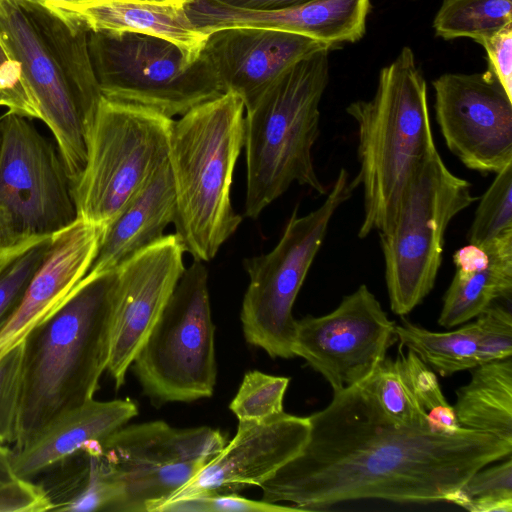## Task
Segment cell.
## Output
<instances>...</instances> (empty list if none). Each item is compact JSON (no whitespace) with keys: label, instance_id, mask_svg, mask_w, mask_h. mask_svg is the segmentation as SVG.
Instances as JSON below:
<instances>
[{"label":"cell","instance_id":"3","mask_svg":"<svg viewBox=\"0 0 512 512\" xmlns=\"http://www.w3.org/2000/svg\"><path fill=\"white\" fill-rule=\"evenodd\" d=\"M115 270L85 276L68 301L24 339L22 391L13 449L61 414L94 398L107 369Z\"/></svg>","mask_w":512,"mask_h":512},{"label":"cell","instance_id":"17","mask_svg":"<svg viewBox=\"0 0 512 512\" xmlns=\"http://www.w3.org/2000/svg\"><path fill=\"white\" fill-rule=\"evenodd\" d=\"M309 433L308 417L285 411L260 420H240L232 440L164 504L260 487L302 451Z\"/></svg>","mask_w":512,"mask_h":512},{"label":"cell","instance_id":"7","mask_svg":"<svg viewBox=\"0 0 512 512\" xmlns=\"http://www.w3.org/2000/svg\"><path fill=\"white\" fill-rule=\"evenodd\" d=\"M478 197L437 149L416 168L390 226L379 232L390 308L404 316L432 291L450 221Z\"/></svg>","mask_w":512,"mask_h":512},{"label":"cell","instance_id":"31","mask_svg":"<svg viewBox=\"0 0 512 512\" xmlns=\"http://www.w3.org/2000/svg\"><path fill=\"white\" fill-rule=\"evenodd\" d=\"M508 231H512V164L496 173L480 197L466 239L484 246Z\"/></svg>","mask_w":512,"mask_h":512},{"label":"cell","instance_id":"30","mask_svg":"<svg viewBox=\"0 0 512 512\" xmlns=\"http://www.w3.org/2000/svg\"><path fill=\"white\" fill-rule=\"evenodd\" d=\"M485 467L474 472L448 502L472 512H512V457Z\"/></svg>","mask_w":512,"mask_h":512},{"label":"cell","instance_id":"4","mask_svg":"<svg viewBox=\"0 0 512 512\" xmlns=\"http://www.w3.org/2000/svg\"><path fill=\"white\" fill-rule=\"evenodd\" d=\"M357 126L359 171L354 177L363 189L364 216L359 238L392 223L402 194L420 163L436 149L425 78L410 47L378 75L369 100L346 107Z\"/></svg>","mask_w":512,"mask_h":512},{"label":"cell","instance_id":"23","mask_svg":"<svg viewBox=\"0 0 512 512\" xmlns=\"http://www.w3.org/2000/svg\"><path fill=\"white\" fill-rule=\"evenodd\" d=\"M454 277L444 294L439 325L476 318L498 299L512 296V231L484 246L468 244L453 254Z\"/></svg>","mask_w":512,"mask_h":512},{"label":"cell","instance_id":"6","mask_svg":"<svg viewBox=\"0 0 512 512\" xmlns=\"http://www.w3.org/2000/svg\"><path fill=\"white\" fill-rule=\"evenodd\" d=\"M329 49L300 60L245 108L247 184L244 216L256 219L292 183L328 190L314 168L320 102L329 82Z\"/></svg>","mask_w":512,"mask_h":512},{"label":"cell","instance_id":"40","mask_svg":"<svg viewBox=\"0 0 512 512\" xmlns=\"http://www.w3.org/2000/svg\"><path fill=\"white\" fill-rule=\"evenodd\" d=\"M25 240L27 239L17 233L9 219L0 211V253Z\"/></svg>","mask_w":512,"mask_h":512},{"label":"cell","instance_id":"25","mask_svg":"<svg viewBox=\"0 0 512 512\" xmlns=\"http://www.w3.org/2000/svg\"><path fill=\"white\" fill-rule=\"evenodd\" d=\"M456 393L453 406L459 426L512 443V360L478 365Z\"/></svg>","mask_w":512,"mask_h":512},{"label":"cell","instance_id":"15","mask_svg":"<svg viewBox=\"0 0 512 512\" xmlns=\"http://www.w3.org/2000/svg\"><path fill=\"white\" fill-rule=\"evenodd\" d=\"M432 86L440 132L464 166L496 174L512 164V99L488 69L444 73Z\"/></svg>","mask_w":512,"mask_h":512},{"label":"cell","instance_id":"38","mask_svg":"<svg viewBox=\"0 0 512 512\" xmlns=\"http://www.w3.org/2000/svg\"><path fill=\"white\" fill-rule=\"evenodd\" d=\"M480 45L486 52L488 70L512 99V23L484 39Z\"/></svg>","mask_w":512,"mask_h":512},{"label":"cell","instance_id":"22","mask_svg":"<svg viewBox=\"0 0 512 512\" xmlns=\"http://www.w3.org/2000/svg\"><path fill=\"white\" fill-rule=\"evenodd\" d=\"M176 196L169 162L162 164L106 227L86 276L115 270L160 240L174 222Z\"/></svg>","mask_w":512,"mask_h":512},{"label":"cell","instance_id":"34","mask_svg":"<svg viewBox=\"0 0 512 512\" xmlns=\"http://www.w3.org/2000/svg\"><path fill=\"white\" fill-rule=\"evenodd\" d=\"M23 342L0 359V444L16 441L22 391Z\"/></svg>","mask_w":512,"mask_h":512},{"label":"cell","instance_id":"29","mask_svg":"<svg viewBox=\"0 0 512 512\" xmlns=\"http://www.w3.org/2000/svg\"><path fill=\"white\" fill-rule=\"evenodd\" d=\"M51 239L52 236L29 238L0 253V329L19 304Z\"/></svg>","mask_w":512,"mask_h":512},{"label":"cell","instance_id":"42","mask_svg":"<svg viewBox=\"0 0 512 512\" xmlns=\"http://www.w3.org/2000/svg\"><path fill=\"white\" fill-rule=\"evenodd\" d=\"M37 1L50 3L53 5L59 6V7L66 8V7H70L73 5L82 4V3L88 2L90 0H37Z\"/></svg>","mask_w":512,"mask_h":512},{"label":"cell","instance_id":"18","mask_svg":"<svg viewBox=\"0 0 512 512\" xmlns=\"http://www.w3.org/2000/svg\"><path fill=\"white\" fill-rule=\"evenodd\" d=\"M324 49L299 33L233 27L210 33L202 52L222 92L237 93L248 108L291 66Z\"/></svg>","mask_w":512,"mask_h":512},{"label":"cell","instance_id":"36","mask_svg":"<svg viewBox=\"0 0 512 512\" xmlns=\"http://www.w3.org/2000/svg\"><path fill=\"white\" fill-rule=\"evenodd\" d=\"M280 512L296 507L250 500L237 493H212L164 504L158 512Z\"/></svg>","mask_w":512,"mask_h":512},{"label":"cell","instance_id":"5","mask_svg":"<svg viewBox=\"0 0 512 512\" xmlns=\"http://www.w3.org/2000/svg\"><path fill=\"white\" fill-rule=\"evenodd\" d=\"M242 98L227 91L174 120L168 162L173 177L176 234L199 261H209L242 217L231 203L237 159L244 147Z\"/></svg>","mask_w":512,"mask_h":512},{"label":"cell","instance_id":"33","mask_svg":"<svg viewBox=\"0 0 512 512\" xmlns=\"http://www.w3.org/2000/svg\"><path fill=\"white\" fill-rule=\"evenodd\" d=\"M400 352L404 374L433 429L453 433L461 429L453 406L444 397L435 373L412 351Z\"/></svg>","mask_w":512,"mask_h":512},{"label":"cell","instance_id":"44","mask_svg":"<svg viewBox=\"0 0 512 512\" xmlns=\"http://www.w3.org/2000/svg\"><path fill=\"white\" fill-rule=\"evenodd\" d=\"M0 147H1V119H0Z\"/></svg>","mask_w":512,"mask_h":512},{"label":"cell","instance_id":"21","mask_svg":"<svg viewBox=\"0 0 512 512\" xmlns=\"http://www.w3.org/2000/svg\"><path fill=\"white\" fill-rule=\"evenodd\" d=\"M137 413L130 399L93 398L58 416L22 448L12 449V469L17 477L33 481L89 444L102 442Z\"/></svg>","mask_w":512,"mask_h":512},{"label":"cell","instance_id":"41","mask_svg":"<svg viewBox=\"0 0 512 512\" xmlns=\"http://www.w3.org/2000/svg\"><path fill=\"white\" fill-rule=\"evenodd\" d=\"M134 3L155 4V5H179L186 6L191 0H122Z\"/></svg>","mask_w":512,"mask_h":512},{"label":"cell","instance_id":"32","mask_svg":"<svg viewBox=\"0 0 512 512\" xmlns=\"http://www.w3.org/2000/svg\"><path fill=\"white\" fill-rule=\"evenodd\" d=\"M290 379L257 370L248 371L229 408L240 420H260L284 411L283 399Z\"/></svg>","mask_w":512,"mask_h":512},{"label":"cell","instance_id":"2","mask_svg":"<svg viewBox=\"0 0 512 512\" xmlns=\"http://www.w3.org/2000/svg\"><path fill=\"white\" fill-rule=\"evenodd\" d=\"M89 27L75 11L37 0H0V42L18 63L41 120L74 185L102 94L89 53Z\"/></svg>","mask_w":512,"mask_h":512},{"label":"cell","instance_id":"27","mask_svg":"<svg viewBox=\"0 0 512 512\" xmlns=\"http://www.w3.org/2000/svg\"><path fill=\"white\" fill-rule=\"evenodd\" d=\"M512 23V0H443L434 20L435 35L466 37L477 43Z\"/></svg>","mask_w":512,"mask_h":512},{"label":"cell","instance_id":"35","mask_svg":"<svg viewBox=\"0 0 512 512\" xmlns=\"http://www.w3.org/2000/svg\"><path fill=\"white\" fill-rule=\"evenodd\" d=\"M475 322L479 365L511 357L512 315L509 309L493 303L476 317Z\"/></svg>","mask_w":512,"mask_h":512},{"label":"cell","instance_id":"1","mask_svg":"<svg viewBox=\"0 0 512 512\" xmlns=\"http://www.w3.org/2000/svg\"><path fill=\"white\" fill-rule=\"evenodd\" d=\"M308 418L305 446L260 486L261 500L301 511L361 499L448 502L474 472L512 455V443L489 434L398 424L359 385Z\"/></svg>","mask_w":512,"mask_h":512},{"label":"cell","instance_id":"39","mask_svg":"<svg viewBox=\"0 0 512 512\" xmlns=\"http://www.w3.org/2000/svg\"><path fill=\"white\" fill-rule=\"evenodd\" d=\"M215 2L246 9H278L304 3L308 0H213Z\"/></svg>","mask_w":512,"mask_h":512},{"label":"cell","instance_id":"11","mask_svg":"<svg viewBox=\"0 0 512 512\" xmlns=\"http://www.w3.org/2000/svg\"><path fill=\"white\" fill-rule=\"evenodd\" d=\"M88 46L105 98L172 118L223 94L203 52L190 62L173 43L131 32L89 30Z\"/></svg>","mask_w":512,"mask_h":512},{"label":"cell","instance_id":"14","mask_svg":"<svg viewBox=\"0 0 512 512\" xmlns=\"http://www.w3.org/2000/svg\"><path fill=\"white\" fill-rule=\"evenodd\" d=\"M396 323L362 284L330 313L296 320L292 352L320 373L333 393L363 382L397 341Z\"/></svg>","mask_w":512,"mask_h":512},{"label":"cell","instance_id":"43","mask_svg":"<svg viewBox=\"0 0 512 512\" xmlns=\"http://www.w3.org/2000/svg\"><path fill=\"white\" fill-rule=\"evenodd\" d=\"M0 107H6V103H5V100H4V97L2 95L1 90H0Z\"/></svg>","mask_w":512,"mask_h":512},{"label":"cell","instance_id":"26","mask_svg":"<svg viewBox=\"0 0 512 512\" xmlns=\"http://www.w3.org/2000/svg\"><path fill=\"white\" fill-rule=\"evenodd\" d=\"M400 348L414 352L441 376L472 370L478 362V327L476 322L448 331L433 332L408 320L396 325Z\"/></svg>","mask_w":512,"mask_h":512},{"label":"cell","instance_id":"13","mask_svg":"<svg viewBox=\"0 0 512 512\" xmlns=\"http://www.w3.org/2000/svg\"><path fill=\"white\" fill-rule=\"evenodd\" d=\"M0 119V211L24 239L53 236L78 218L58 148L32 119L9 110Z\"/></svg>","mask_w":512,"mask_h":512},{"label":"cell","instance_id":"28","mask_svg":"<svg viewBox=\"0 0 512 512\" xmlns=\"http://www.w3.org/2000/svg\"><path fill=\"white\" fill-rule=\"evenodd\" d=\"M358 385L376 399L382 410L394 422L409 427L433 429L426 411L408 384L400 352L395 359L386 356Z\"/></svg>","mask_w":512,"mask_h":512},{"label":"cell","instance_id":"20","mask_svg":"<svg viewBox=\"0 0 512 512\" xmlns=\"http://www.w3.org/2000/svg\"><path fill=\"white\" fill-rule=\"evenodd\" d=\"M185 8L193 25L206 34L233 27L278 29L308 36L332 49L364 36L371 2L308 0L285 8L246 9L191 0Z\"/></svg>","mask_w":512,"mask_h":512},{"label":"cell","instance_id":"8","mask_svg":"<svg viewBox=\"0 0 512 512\" xmlns=\"http://www.w3.org/2000/svg\"><path fill=\"white\" fill-rule=\"evenodd\" d=\"M173 121L154 109L101 97L86 164L73 185L78 218L106 229L168 161Z\"/></svg>","mask_w":512,"mask_h":512},{"label":"cell","instance_id":"37","mask_svg":"<svg viewBox=\"0 0 512 512\" xmlns=\"http://www.w3.org/2000/svg\"><path fill=\"white\" fill-rule=\"evenodd\" d=\"M0 90L6 109L30 119H37V111L24 83L21 68L10 58L0 42Z\"/></svg>","mask_w":512,"mask_h":512},{"label":"cell","instance_id":"16","mask_svg":"<svg viewBox=\"0 0 512 512\" xmlns=\"http://www.w3.org/2000/svg\"><path fill=\"white\" fill-rule=\"evenodd\" d=\"M175 234L142 249L115 269L113 320L107 371L120 388L127 370L167 305L185 267Z\"/></svg>","mask_w":512,"mask_h":512},{"label":"cell","instance_id":"19","mask_svg":"<svg viewBox=\"0 0 512 512\" xmlns=\"http://www.w3.org/2000/svg\"><path fill=\"white\" fill-rule=\"evenodd\" d=\"M105 228L77 218L49 249L11 317L0 329V359L74 294L97 254Z\"/></svg>","mask_w":512,"mask_h":512},{"label":"cell","instance_id":"10","mask_svg":"<svg viewBox=\"0 0 512 512\" xmlns=\"http://www.w3.org/2000/svg\"><path fill=\"white\" fill-rule=\"evenodd\" d=\"M202 261L185 268L167 305L137 351L132 368L154 405L212 396L215 326Z\"/></svg>","mask_w":512,"mask_h":512},{"label":"cell","instance_id":"9","mask_svg":"<svg viewBox=\"0 0 512 512\" xmlns=\"http://www.w3.org/2000/svg\"><path fill=\"white\" fill-rule=\"evenodd\" d=\"M356 188L348 172L340 169L317 209L299 216L296 206L276 246L266 254L243 260L249 276L240 313L243 334L249 344L262 348L270 357H294V302L333 215Z\"/></svg>","mask_w":512,"mask_h":512},{"label":"cell","instance_id":"24","mask_svg":"<svg viewBox=\"0 0 512 512\" xmlns=\"http://www.w3.org/2000/svg\"><path fill=\"white\" fill-rule=\"evenodd\" d=\"M66 8L78 13L92 31L131 32L171 42L190 62L201 56L209 36L193 25L185 6L90 0Z\"/></svg>","mask_w":512,"mask_h":512},{"label":"cell","instance_id":"12","mask_svg":"<svg viewBox=\"0 0 512 512\" xmlns=\"http://www.w3.org/2000/svg\"><path fill=\"white\" fill-rule=\"evenodd\" d=\"M225 444L224 435L207 426L124 425L98 446L115 487L109 511L158 512Z\"/></svg>","mask_w":512,"mask_h":512}]
</instances>
